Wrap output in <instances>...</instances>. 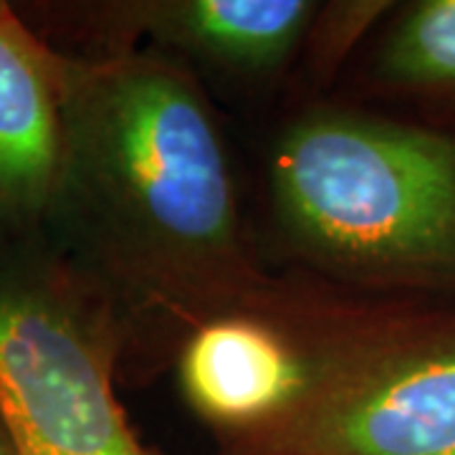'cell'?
<instances>
[{
    "label": "cell",
    "instance_id": "cell-8",
    "mask_svg": "<svg viewBox=\"0 0 455 455\" xmlns=\"http://www.w3.org/2000/svg\"><path fill=\"white\" fill-rule=\"evenodd\" d=\"M379 76L420 94H455V0L407 8L379 51Z\"/></svg>",
    "mask_w": 455,
    "mask_h": 455
},
{
    "label": "cell",
    "instance_id": "cell-2",
    "mask_svg": "<svg viewBox=\"0 0 455 455\" xmlns=\"http://www.w3.org/2000/svg\"><path fill=\"white\" fill-rule=\"evenodd\" d=\"M283 220L322 259L362 276L455 289V140L438 132L311 116L278 147Z\"/></svg>",
    "mask_w": 455,
    "mask_h": 455
},
{
    "label": "cell",
    "instance_id": "cell-3",
    "mask_svg": "<svg viewBox=\"0 0 455 455\" xmlns=\"http://www.w3.org/2000/svg\"><path fill=\"white\" fill-rule=\"evenodd\" d=\"M241 455H455V314L385 316L309 367Z\"/></svg>",
    "mask_w": 455,
    "mask_h": 455
},
{
    "label": "cell",
    "instance_id": "cell-9",
    "mask_svg": "<svg viewBox=\"0 0 455 455\" xmlns=\"http://www.w3.org/2000/svg\"><path fill=\"white\" fill-rule=\"evenodd\" d=\"M0 455H8V453H5V448H3V445H0Z\"/></svg>",
    "mask_w": 455,
    "mask_h": 455
},
{
    "label": "cell",
    "instance_id": "cell-4",
    "mask_svg": "<svg viewBox=\"0 0 455 455\" xmlns=\"http://www.w3.org/2000/svg\"><path fill=\"white\" fill-rule=\"evenodd\" d=\"M0 418L16 455H149L97 337L56 299L0 289Z\"/></svg>",
    "mask_w": 455,
    "mask_h": 455
},
{
    "label": "cell",
    "instance_id": "cell-6",
    "mask_svg": "<svg viewBox=\"0 0 455 455\" xmlns=\"http://www.w3.org/2000/svg\"><path fill=\"white\" fill-rule=\"evenodd\" d=\"M61 99L41 53L0 16V215L36 211L64 170Z\"/></svg>",
    "mask_w": 455,
    "mask_h": 455
},
{
    "label": "cell",
    "instance_id": "cell-1",
    "mask_svg": "<svg viewBox=\"0 0 455 455\" xmlns=\"http://www.w3.org/2000/svg\"><path fill=\"white\" fill-rule=\"evenodd\" d=\"M68 145L134 260L167 281H218L238 260L226 152L196 86L149 56L97 66Z\"/></svg>",
    "mask_w": 455,
    "mask_h": 455
},
{
    "label": "cell",
    "instance_id": "cell-5",
    "mask_svg": "<svg viewBox=\"0 0 455 455\" xmlns=\"http://www.w3.org/2000/svg\"><path fill=\"white\" fill-rule=\"evenodd\" d=\"M180 377L203 418L245 433L274 420L301 395L307 362L274 326L218 316L188 341Z\"/></svg>",
    "mask_w": 455,
    "mask_h": 455
},
{
    "label": "cell",
    "instance_id": "cell-7",
    "mask_svg": "<svg viewBox=\"0 0 455 455\" xmlns=\"http://www.w3.org/2000/svg\"><path fill=\"white\" fill-rule=\"evenodd\" d=\"M132 16L180 51L233 71H266L299 44L314 16L307 0H175L134 5Z\"/></svg>",
    "mask_w": 455,
    "mask_h": 455
}]
</instances>
